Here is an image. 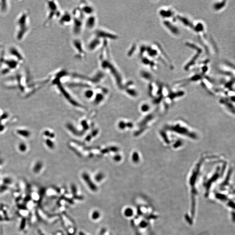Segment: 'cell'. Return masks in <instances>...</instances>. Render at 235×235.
<instances>
[{
  "label": "cell",
  "mask_w": 235,
  "mask_h": 235,
  "mask_svg": "<svg viewBox=\"0 0 235 235\" xmlns=\"http://www.w3.org/2000/svg\"><path fill=\"white\" fill-rule=\"evenodd\" d=\"M125 215L127 217H130L133 214V211L131 208H126L125 211Z\"/></svg>",
  "instance_id": "cell-9"
},
{
  "label": "cell",
  "mask_w": 235,
  "mask_h": 235,
  "mask_svg": "<svg viewBox=\"0 0 235 235\" xmlns=\"http://www.w3.org/2000/svg\"><path fill=\"white\" fill-rule=\"evenodd\" d=\"M30 18L29 11H22L17 17L15 22L14 37L19 42L24 41L30 31Z\"/></svg>",
  "instance_id": "cell-1"
},
{
  "label": "cell",
  "mask_w": 235,
  "mask_h": 235,
  "mask_svg": "<svg viewBox=\"0 0 235 235\" xmlns=\"http://www.w3.org/2000/svg\"><path fill=\"white\" fill-rule=\"evenodd\" d=\"M97 23V18L94 14L90 15L89 17L87 18L85 21H84V25L87 29H91L96 26Z\"/></svg>",
  "instance_id": "cell-7"
},
{
  "label": "cell",
  "mask_w": 235,
  "mask_h": 235,
  "mask_svg": "<svg viewBox=\"0 0 235 235\" xmlns=\"http://www.w3.org/2000/svg\"><path fill=\"white\" fill-rule=\"evenodd\" d=\"M5 51L8 55L14 58L22 64L25 61L24 54L22 50L15 45H10L7 49H5Z\"/></svg>",
  "instance_id": "cell-4"
},
{
  "label": "cell",
  "mask_w": 235,
  "mask_h": 235,
  "mask_svg": "<svg viewBox=\"0 0 235 235\" xmlns=\"http://www.w3.org/2000/svg\"><path fill=\"white\" fill-rule=\"evenodd\" d=\"M100 217V213L97 211H95L92 214V218L94 220L98 219Z\"/></svg>",
  "instance_id": "cell-10"
},
{
  "label": "cell",
  "mask_w": 235,
  "mask_h": 235,
  "mask_svg": "<svg viewBox=\"0 0 235 235\" xmlns=\"http://www.w3.org/2000/svg\"><path fill=\"white\" fill-rule=\"evenodd\" d=\"M47 14L44 21V25L48 26L53 21L59 18L62 14L59 4L55 1H47L46 3Z\"/></svg>",
  "instance_id": "cell-3"
},
{
  "label": "cell",
  "mask_w": 235,
  "mask_h": 235,
  "mask_svg": "<svg viewBox=\"0 0 235 235\" xmlns=\"http://www.w3.org/2000/svg\"><path fill=\"white\" fill-rule=\"evenodd\" d=\"M3 48V45L1 43H0V50H1Z\"/></svg>",
  "instance_id": "cell-12"
},
{
  "label": "cell",
  "mask_w": 235,
  "mask_h": 235,
  "mask_svg": "<svg viewBox=\"0 0 235 235\" xmlns=\"http://www.w3.org/2000/svg\"><path fill=\"white\" fill-rule=\"evenodd\" d=\"M81 11L84 15L88 14L89 15L94 14V8L91 4L86 3L84 4H81L80 6Z\"/></svg>",
  "instance_id": "cell-6"
},
{
  "label": "cell",
  "mask_w": 235,
  "mask_h": 235,
  "mask_svg": "<svg viewBox=\"0 0 235 235\" xmlns=\"http://www.w3.org/2000/svg\"><path fill=\"white\" fill-rule=\"evenodd\" d=\"M22 63L9 55L2 48L0 53V77L5 76L19 68Z\"/></svg>",
  "instance_id": "cell-2"
},
{
  "label": "cell",
  "mask_w": 235,
  "mask_h": 235,
  "mask_svg": "<svg viewBox=\"0 0 235 235\" xmlns=\"http://www.w3.org/2000/svg\"><path fill=\"white\" fill-rule=\"evenodd\" d=\"M103 175L102 174H99L96 176V180L97 181V182H99L100 180H102L103 178Z\"/></svg>",
  "instance_id": "cell-11"
},
{
  "label": "cell",
  "mask_w": 235,
  "mask_h": 235,
  "mask_svg": "<svg viewBox=\"0 0 235 235\" xmlns=\"http://www.w3.org/2000/svg\"><path fill=\"white\" fill-rule=\"evenodd\" d=\"M83 177V178L85 179V180L86 181V182L87 184L88 187L90 188V189H91V190L93 191H95L97 190V188L96 185H95L94 184L91 182V181L90 180V179L89 178V177L88 176V175L84 174Z\"/></svg>",
  "instance_id": "cell-8"
},
{
  "label": "cell",
  "mask_w": 235,
  "mask_h": 235,
  "mask_svg": "<svg viewBox=\"0 0 235 235\" xmlns=\"http://www.w3.org/2000/svg\"><path fill=\"white\" fill-rule=\"evenodd\" d=\"M59 19V23L63 26L69 25L73 22V16L68 12L62 13Z\"/></svg>",
  "instance_id": "cell-5"
}]
</instances>
